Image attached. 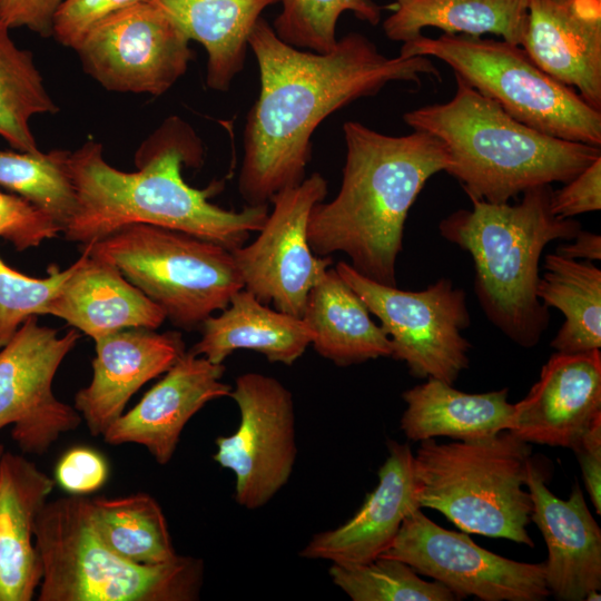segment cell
I'll return each instance as SVG.
<instances>
[{
    "label": "cell",
    "mask_w": 601,
    "mask_h": 601,
    "mask_svg": "<svg viewBox=\"0 0 601 601\" xmlns=\"http://www.w3.org/2000/svg\"><path fill=\"white\" fill-rule=\"evenodd\" d=\"M529 443L509 431L474 441H421L414 472L421 508L444 514L465 533L534 546L526 526L532 501L524 487Z\"/></svg>",
    "instance_id": "obj_7"
},
{
    "label": "cell",
    "mask_w": 601,
    "mask_h": 601,
    "mask_svg": "<svg viewBox=\"0 0 601 601\" xmlns=\"http://www.w3.org/2000/svg\"><path fill=\"white\" fill-rule=\"evenodd\" d=\"M140 0H62L52 23V36L76 50L88 31L108 16Z\"/></svg>",
    "instance_id": "obj_37"
},
{
    "label": "cell",
    "mask_w": 601,
    "mask_h": 601,
    "mask_svg": "<svg viewBox=\"0 0 601 601\" xmlns=\"http://www.w3.org/2000/svg\"><path fill=\"white\" fill-rule=\"evenodd\" d=\"M343 132L342 185L334 199L311 211V248L323 257L345 253L363 276L396 286L406 217L426 181L446 170L447 149L436 137L417 130L390 136L346 121Z\"/></svg>",
    "instance_id": "obj_3"
},
{
    "label": "cell",
    "mask_w": 601,
    "mask_h": 601,
    "mask_svg": "<svg viewBox=\"0 0 601 601\" xmlns=\"http://www.w3.org/2000/svg\"><path fill=\"white\" fill-rule=\"evenodd\" d=\"M550 208L560 218L601 209V157L575 177L564 183L561 189L551 191Z\"/></svg>",
    "instance_id": "obj_39"
},
{
    "label": "cell",
    "mask_w": 601,
    "mask_h": 601,
    "mask_svg": "<svg viewBox=\"0 0 601 601\" xmlns=\"http://www.w3.org/2000/svg\"><path fill=\"white\" fill-rule=\"evenodd\" d=\"M225 366L185 352L141 400L102 434L110 445H142L155 461L167 464L188 421L207 403L229 396Z\"/></svg>",
    "instance_id": "obj_17"
},
{
    "label": "cell",
    "mask_w": 601,
    "mask_h": 601,
    "mask_svg": "<svg viewBox=\"0 0 601 601\" xmlns=\"http://www.w3.org/2000/svg\"><path fill=\"white\" fill-rule=\"evenodd\" d=\"M109 475L106 459L96 450L76 446L58 461L55 481L72 495H85L102 487Z\"/></svg>",
    "instance_id": "obj_38"
},
{
    "label": "cell",
    "mask_w": 601,
    "mask_h": 601,
    "mask_svg": "<svg viewBox=\"0 0 601 601\" xmlns=\"http://www.w3.org/2000/svg\"><path fill=\"white\" fill-rule=\"evenodd\" d=\"M189 41L158 6L140 0L93 26L75 51L107 90L160 96L193 60Z\"/></svg>",
    "instance_id": "obj_12"
},
{
    "label": "cell",
    "mask_w": 601,
    "mask_h": 601,
    "mask_svg": "<svg viewBox=\"0 0 601 601\" xmlns=\"http://www.w3.org/2000/svg\"><path fill=\"white\" fill-rule=\"evenodd\" d=\"M283 7L273 23L284 42L304 50L328 52L337 42L336 26L349 11L359 20L377 24L381 8L373 0H280Z\"/></svg>",
    "instance_id": "obj_34"
},
{
    "label": "cell",
    "mask_w": 601,
    "mask_h": 601,
    "mask_svg": "<svg viewBox=\"0 0 601 601\" xmlns=\"http://www.w3.org/2000/svg\"><path fill=\"white\" fill-rule=\"evenodd\" d=\"M95 344L92 378L75 395L73 407L91 435L102 436L131 396L179 359L185 344L177 332L159 334L144 328L119 331Z\"/></svg>",
    "instance_id": "obj_21"
},
{
    "label": "cell",
    "mask_w": 601,
    "mask_h": 601,
    "mask_svg": "<svg viewBox=\"0 0 601 601\" xmlns=\"http://www.w3.org/2000/svg\"><path fill=\"white\" fill-rule=\"evenodd\" d=\"M601 421V353L556 352L514 404L510 433L526 443L573 449Z\"/></svg>",
    "instance_id": "obj_16"
},
{
    "label": "cell",
    "mask_w": 601,
    "mask_h": 601,
    "mask_svg": "<svg viewBox=\"0 0 601 601\" xmlns=\"http://www.w3.org/2000/svg\"><path fill=\"white\" fill-rule=\"evenodd\" d=\"M35 543L42 568L39 601H194L200 594L201 560L124 559L97 534L82 495L47 501L36 520Z\"/></svg>",
    "instance_id": "obj_6"
},
{
    "label": "cell",
    "mask_w": 601,
    "mask_h": 601,
    "mask_svg": "<svg viewBox=\"0 0 601 601\" xmlns=\"http://www.w3.org/2000/svg\"><path fill=\"white\" fill-rule=\"evenodd\" d=\"M536 296L548 308L564 316L550 345L556 352L574 354L601 347V270L592 262L556 253L545 255Z\"/></svg>",
    "instance_id": "obj_29"
},
{
    "label": "cell",
    "mask_w": 601,
    "mask_h": 601,
    "mask_svg": "<svg viewBox=\"0 0 601 601\" xmlns=\"http://www.w3.org/2000/svg\"><path fill=\"white\" fill-rule=\"evenodd\" d=\"M380 556L400 560L445 585L456 598L542 601L550 595L545 565L514 561L479 546L465 532L446 530L421 509L403 521Z\"/></svg>",
    "instance_id": "obj_14"
},
{
    "label": "cell",
    "mask_w": 601,
    "mask_h": 601,
    "mask_svg": "<svg viewBox=\"0 0 601 601\" xmlns=\"http://www.w3.org/2000/svg\"><path fill=\"white\" fill-rule=\"evenodd\" d=\"M62 0H0V21L10 29L26 27L48 38L52 36L55 13Z\"/></svg>",
    "instance_id": "obj_40"
},
{
    "label": "cell",
    "mask_w": 601,
    "mask_h": 601,
    "mask_svg": "<svg viewBox=\"0 0 601 601\" xmlns=\"http://www.w3.org/2000/svg\"><path fill=\"white\" fill-rule=\"evenodd\" d=\"M72 269L73 264L65 270L52 266L48 277L35 278L12 269L0 258V348L28 317L46 315L48 303Z\"/></svg>",
    "instance_id": "obj_35"
},
{
    "label": "cell",
    "mask_w": 601,
    "mask_h": 601,
    "mask_svg": "<svg viewBox=\"0 0 601 601\" xmlns=\"http://www.w3.org/2000/svg\"><path fill=\"white\" fill-rule=\"evenodd\" d=\"M599 600H601V594L599 593V591H592L585 598V601H599Z\"/></svg>",
    "instance_id": "obj_43"
},
{
    "label": "cell",
    "mask_w": 601,
    "mask_h": 601,
    "mask_svg": "<svg viewBox=\"0 0 601 601\" xmlns=\"http://www.w3.org/2000/svg\"><path fill=\"white\" fill-rule=\"evenodd\" d=\"M4 451H6L4 446L2 444H0V460H1V456H2Z\"/></svg>",
    "instance_id": "obj_44"
},
{
    "label": "cell",
    "mask_w": 601,
    "mask_h": 601,
    "mask_svg": "<svg viewBox=\"0 0 601 601\" xmlns=\"http://www.w3.org/2000/svg\"><path fill=\"white\" fill-rule=\"evenodd\" d=\"M200 326L201 338L189 352L215 364H223L236 349H250L272 363L292 365L313 337L302 317L269 308L245 288L219 315L209 316Z\"/></svg>",
    "instance_id": "obj_24"
},
{
    "label": "cell",
    "mask_w": 601,
    "mask_h": 601,
    "mask_svg": "<svg viewBox=\"0 0 601 601\" xmlns=\"http://www.w3.org/2000/svg\"><path fill=\"white\" fill-rule=\"evenodd\" d=\"M359 296L335 268L311 289L302 318L313 333L311 345L337 366L392 356V343Z\"/></svg>",
    "instance_id": "obj_26"
},
{
    "label": "cell",
    "mask_w": 601,
    "mask_h": 601,
    "mask_svg": "<svg viewBox=\"0 0 601 601\" xmlns=\"http://www.w3.org/2000/svg\"><path fill=\"white\" fill-rule=\"evenodd\" d=\"M239 424L216 439L214 460L235 476V500L247 510L266 505L289 481L297 456L292 392L277 378L240 374L229 395Z\"/></svg>",
    "instance_id": "obj_11"
},
{
    "label": "cell",
    "mask_w": 601,
    "mask_h": 601,
    "mask_svg": "<svg viewBox=\"0 0 601 601\" xmlns=\"http://www.w3.org/2000/svg\"><path fill=\"white\" fill-rule=\"evenodd\" d=\"M81 247L115 265L184 329L200 326L244 288L231 250L184 231L130 224Z\"/></svg>",
    "instance_id": "obj_9"
},
{
    "label": "cell",
    "mask_w": 601,
    "mask_h": 601,
    "mask_svg": "<svg viewBox=\"0 0 601 601\" xmlns=\"http://www.w3.org/2000/svg\"><path fill=\"white\" fill-rule=\"evenodd\" d=\"M207 52L206 82L227 91L243 70L249 35L262 12L280 0H149Z\"/></svg>",
    "instance_id": "obj_27"
},
{
    "label": "cell",
    "mask_w": 601,
    "mask_h": 601,
    "mask_svg": "<svg viewBox=\"0 0 601 601\" xmlns=\"http://www.w3.org/2000/svg\"><path fill=\"white\" fill-rule=\"evenodd\" d=\"M333 583L353 601H453L439 581H425L408 564L392 558L354 565L332 563Z\"/></svg>",
    "instance_id": "obj_33"
},
{
    "label": "cell",
    "mask_w": 601,
    "mask_h": 601,
    "mask_svg": "<svg viewBox=\"0 0 601 601\" xmlns=\"http://www.w3.org/2000/svg\"><path fill=\"white\" fill-rule=\"evenodd\" d=\"M203 148L194 130L173 117L141 146L134 173H125L104 158L102 145L85 142L68 155V171L77 205L62 233L81 245L97 242L130 224H149L214 242L229 250L259 231L268 205L228 210L208 200L214 187L189 186L183 165L201 161Z\"/></svg>",
    "instance_id": "obj_2"
},
{
    "label": "cell",
    "mask_w": 601,
    "mask_h": 601,
    "mask_svg": "<svg viewBox=\"0 0 601 601\" xmlns=\"http://www.w3.org/2000/svg\"><path fill=\"white\" fill-rule=\"evenodd\" d=\"M455 81L451 100L407 111L403 120L444 144L450 157L445 171L470 200L506 204L530 188L564 184L601 157L600 147L540 132L461 77Z\"/></svg>",
    "instance_id": "obj_4"
},
{
    "label": "cell",
    "mask_w": 601,
    "mask_h": 601,
    "mask_svg": "<svg viewBox=\"0 0 601 601\" xmlns=\"http://www.w3.org/2000/svg\"><path fill=\"white\" fill-rule=\"evenodd\" d=\"M69 151L0 150V186L46 211L61 231L75 213L77 199L68 171Z\"/></svg>",
    "instance_id": "obj_32"
},
{
    "label": "cell",
    "mask_w": 601,
    "mask_h": 601,
    "mask_svg": "<svg viewBox=\"0 0 601 601\" xmlns=\"http://www.w3.org/2000/svg\"><path fill=\"white\" fill-rule=\"evenodd\" d=\"M335 269L381 322L392 343V356L411 375L453 385L469 367L470 342L462 335L471 319L465 292L440 278L423 290H403L370 279L349 264Z\"/></svg>",
    "instance_id": "obj_10"
},
{
    "label": "cell",
    "mask_w": 601,
    "mask_h": 601,
    "mask_svg": "<svg viewBox=\"0 0 601 601\" xmlns=\"http://www.w3.org/2000/svg\"><path fill=\"white\" fill-rule=\"evenodd\" d=\"M387 447L377 485L359 510L344 524L313 535L300 550L302 558L343 565L368 563L390 548L405 518L421 509L411 447L395 441H388Z\"/></svg>",
    "instance_id": "obj_19"
},
{
    "label": "cell",
    "mask_w": 601,
    "mask_h": 601,
    "mask_svg": "<svg viewBox=\"0 0 601 601\" xmlns=\"http://www.w3.org/2000/svg\"><path fill=\"white\" fill-rule=\"evenodd\" d=\"M327 181L314 173L270 198L273 210L257 238L231 250L244 288L262 303L302 317L311 289L332 265L308 242V220L327 195Z\"/></svg>",
    "instance_id": "obj_13"
},
{
    "label": "cell",
    "mask_w": 601,
    "mask_h": 601,
    "mask_svg": "<svg viewBox=\"0 0 601 601\" xmlns=\"http://www.w3.org/2000/svg\"><path fill=\"white\" fill-rule=\"evenodd\" d=\"M572 240L574 242L559 245L555 253L571 259H601L600 235L581 229Z\"/></svg>",
    "instance_id": "obj_42"
},
{
    "label": "cell",
    "mask_w": 601,
    "mask_h": 601,
    "mask_svg": "<svg viewBox=\"0 0 601 601\" xmlns=\"http://www.w3.org/2000/svg\"><path fill=\"white\" fill-rule=\"evenodd\" d=\"M550 185L530 188L513 205L471 200L440 225L444 239L466 250L474 263L475 294L490 322L518 345L535 346L549 325L536 296L544 247L572 240L582 229L573 218L551 211Z\"/></svg>",
    "instance_id": "obj_5"
},
{
    "label": "cell",
    "mask_w": 601,
    "mask_h": 601,
    "mask_svg": "<svg viewBox=\"0 0 601 601\" xmlns=\"http://www.w3.org/2000/svg\"><path fill=\"white\" fill-rule=\"evenodd\" d=\"M400 56L442 60L520 122L558 139L601 147V111L543 71L520 46L479 36L421 33L403 42Z\"/></svg>",
    "instance_id": "obj_8"
},
{
    "label": "cell",
    "mask_w": 601,
    "mask_h": 601,
    "mask_svg": "<svg viewBox=\"0 0 601 601\" xmlns=\"http://www.w3.org/2000/svg\"><path fill=\"white\" fill-rule=\"evenodd\" d=\"M526 489L532 501L531 520L548 546L545 582L550 594L561 601H583L601 589V530L587 506L579 484L570 496H555L545 474L528 461Z\"/></svg>",
    "instance_id": "obj_18"
},
{
    "label": "cell",
    "mask_w": 601,
    "mask_h": 601,
    "mask_svg": "<svg viewBox=\"0 0 601 601\" xmlns=\"http://www.w3.org/2000/svg\"><path fill=\"white\" fill-rule=\"evenodd\" d=\"M77 329H58L28 317L0 348V430L12 425L11 437L28 454L42 455L82 417L52 391L55 375L79 339Z\"/></svg>",
    "instance_id": "obj_15"
},
{
    "label": "cell",
    "mask_w": 601,
    "mask_h": 601,
    "mask_svg": "<svg viewBox=\"0 0 601 601\" xmlns=\"http://www.w3.org/2000/svg\"><path fill=\"white\" fill-rule=\"evenodd\" d=\"M0 21V137L17 151H40L31 132L36 115L59 111L48 93L32 53L16 46Z\"/></svg>",
    "instance_id": "obj_31"
},
{
    "label": "cell",
    "mask_w": 601,
    "mask_h": 601,
    "mask_svg": "<svg viewBox=\"0 0 601 601\" xmlns=\"http://www.w3.org/2000/svg\"><path fill=\"white\" fill-rule=\"evenodd\" d=\"M248 48L258 63L260 90L246 117L238 190L250 206L268 205L279 190L305 179L313 132L326 117L388 82L420 85L424 76L440 77L428 57H387L357 32L328 52L295 48L262 17Z\"/></svg>",
    "instance_id": "obj_1"
},
{
    "label": "cell",
    "mask_w": 601,
    "mask_h": 601,
    "mask_svg": "<svg viewBox=\"0 0 601 601\" xmlns=\"http://www.w3.org/2000/svg\"><path fill=\"white\" fill-rule=\"evenodd\" d=\"M82 255L48 303L46 315L98 341L130 328L154 331L166 315L111 263L81 247Z\"/></svg>",
    "instance_id": "obj_22"
},
{
    "label": "cell",
    "mask_w": 601,
    "mask_h": 601,
    "mask_svg": "<svg viewBox=\"0 0 601 601\" xmlns=\"http://www.w3.org/2000/svg\"><path fill=\"white\" fill-rule=\"evenodd\" d=\"M508 395V388L469 394L430 377L402 394L406 408L401 430L414 442L435 436L456 441L487 439L512 425L514 404L509 403Z\"/></svg>",
    "instance_id": "obj_25"
},
{
    "label": "cell",
    "mask_w": 601,
    "mask_h": 601,
    "mask_svg": "<svg viewBox=\"0 0 601 601\" xmlns=\"http://www.w3.org/2000/svg\"><path fill=\"white\" fill-rule=\"evenodd\" d=\"M89 514L102 542L128 561L160 564L178 555L165 514L147 493L89 499Z\"/></svg>",
    "instance_id": "obj_30"
},
{
    "label": "cell",
    "mask_w": 601,
    "mask_h": 601,
    "mask_svg": "<svg viewBox=\"0 0 601 601\" xmlns=\"http://www.w3.org/2000/svg\"><path fill=\"white\" fill-rule=\"evenodd\" d=\"M61 231L46 211L27 199L0 189V237L21 252L37 247Z\"/></svg>",
    "instance_id": "obj_36"
},
{
    "label": "cell",
    "mask_w": 601,
    "mask_h": 601,
    "mask_svg": "<svg viewBox=\"0 0 601 601\" xmlns=\"http://www.w3.org/2000/svg\"><path fill=\"white\" fill-rule=\"evenodd\" d=\"M521 47L601 111V0H529Z\"/></svg>",
    "instance_id": "obj_20"
},
{
    "label": "cell",
    "mask_w": 601,
    "mask_h": 601,
    "mask_svg": "<svg viewBox=\"0 0 601 601\" xmlns=\"http://www.w3.org/2000/svg\"><path fill=\"white\" fill-rule=\"evenodd\" d=\"M55 481L22 455L0 460V601H30L42 578L37 516Z\"/></svg>",
    "instance_id": "obj_23"
},
{
    "label": "cell",
    "mask_w": 601,
    "mask_h": 601,
    "mask_svg": "<svg viewBox=\"0 0 601 601\" xmlns=\"http://www.w3.org/2000/svg\"><path fill=\"white\" fill-rule=\"evenodd\" d=\"M529 0H395L393 13L383 22L386 37L408 41L426 27L444 33H492L522 46Z\"/></svg>",
    "instance_id": "obj_28"
},
{
    "label": "cell",
    "mask_w": 601,
    "mask_h": 601,
    "mask_svg": "<svg viewBox=\"0 0 601 601\" xmlns=\"http://www.w3.org/2000/svg\"><path fill=\"white\" fill-rule=\"evenodd\" d=\"M575 453L585 489L597 513L601 514V421H598L572 449Z\"/></svg>",
    "instance_id": "obj_41"
}]
</instances>
